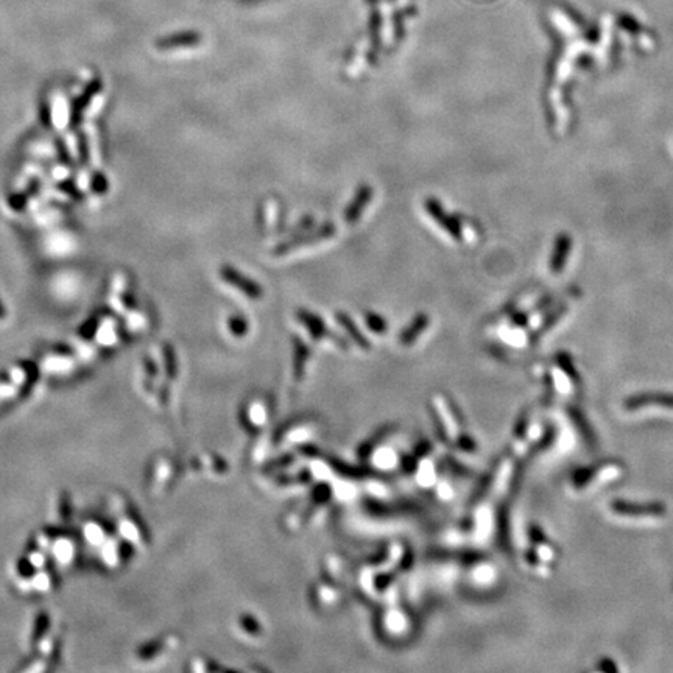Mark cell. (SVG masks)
<instances>
[{
	"mask_svg": "<svg viewBox=\"0 0 673 673\" xmlns=\"http://www.w3.org/2000/svg\"><path fill=\"white\" fill-rule=\"evenodd\" d=\"M429 324H431L429 315H427V313H424V312H419L418 315L410 321L409 326L401 332V335H399L401 345L402 346L415 345L416 340L419 339V335L429 329Z\"/></svg>",
	"mask_w": 673,
	"mask_h": 673,
	"instance_id": "9",
	"label": "cell"
},
{
	"mask_svg": "<svg viewBox=\"0 0 673 673\" xmlns=\"http://www.w3.org/2000/svg\"><path fill=\"white\" fill-rule=\"evenodd\" d=\"M102 88H103L102 78H94L93 81L88 84L86 89L83 90V94L75 98L74 103H72V108H71V119H69V127H71L72 129L80 125V120H81L84 108H86V106L90 103V100H93V98L98 93H100Z\"/></svg>",
	"mask_w": 673,
	"mask_h": 673,
	"instance_id": "7",
	"label": "cell"
},
{
	"mask_svg": "<svg viewBox=\"0 0 673 673\" xmlns=\"http://www.w3.org/2000/svg\"><path fill=\"white\" fill-rule=\"evenodd\" d=\"M40 186H41V182L37 181V180H33L32 182H30L27 190H24V192H18V194H13L8 197V206L13 209V211H22L27 206L28 200H30V197H33L36 195L37 192H40Z\"/></svg>",
	"mask_w": 673,
	"mask_h": 673,
	"instance_id": "12",
	"label": "cell"
},
{
	"mask_svg": "<svg viewBox=\"0 0 673 673\" xmlns=\"http://www.w3.org/2000/svg\"><path fill=\"white\" fill-rule=\"evenodd\" d=\"M335 233H336V229H335L334 223H324L323 226H320L317 231H313L312 234L298 235L292 240L278 245V247L273 250V254L274 256H284L290 251H295L298 248L305 247V245H313V243H318L321 240L331 239V237H334Z\"/></svg>",
	"mask_w": 673,
	"mask_h": 673,
	"instance_id": "4",
	"label": "cell"
},
{
	"mask_svg": "<svg viewBox=\"0 0 673 673\" xmlns=\"http://www.w3.org/2000/svg\"><path fill=\"white\" fill-rule=\"evenodd\" d=\"M365 323L368 326L374 334H385L388 331V323L385 321L384 317H380L379 313L366 310L365 312Z\"/></svg>",
	"mask_w": 673,
	"mask_h": 673,
	"instance_id": "18",
	"label": "cell"
},
{
	"mask_svg": "<svg viewBox=\"0 0 673 673\" xmlns=\"http://www.w3.org/2000/svg\"><path fill=\"white\" fill-rule=\"evenodd\" d=\"M58 189L61 190V192H64L66 195L74 198V200H76V201H81V200H83L81 190H80L78 187H76L75 182L71 181V180H66V181H63V182H59Z\"/></svg>",
	"mask_w": 673,
	"mask_h": 673,
	"instance_id": "20",
	"label": "cell"
},
{
	"mask_svg": "<svg viewBox=\"0 0 673 673\" xmlns=\"http://www.w3.org/2000/svg\"><path fill=\"white\" fill-rule=\"evenodd\" d=\"M5 317H6V309H5L4 303L0 301V318H5Z\"/></svg>",
	"mask_w": 673,
	"mask_h": 673,
	"instance_id": "28",
	"label": "cell"
},
{
	"mask_svg": "<svg viewBox=\"0 0 673 673\" xmlns=\"http://www.w3.org/2000/svg\"><path fill=\"white\" fill-rule=\"evenodd\" d=\"M220 278L233 288L239 290L242 295L251 298V300H261L264 296V288L261 287V284H257L254 279L245 276L240 270L234 269L233 265H221Z\"/></svg>",
	"mask_w": 673,
	"mask_h": 673,
	"instance_id": "2",
	"label": "cell"
},
{
	"mask_svg": "<svg viewBox=\"0 0 673 673\" xmlns=\"http://www.w3.org/2000/svg\"><path fill=\"white\" fill-rule=\"evenodd\" d=\"M613 508L616 510V513L622 516H644V515L661 516L662 515V507H660V505H656V507H645L644 510H642V508L633 507V505H628V503H614Z\"/></svg>",
	"mask_w": 673,
	"mask_h": 673,
	"instance_id": "13",
	"label": "cell"
},
{
	"mask_svg": "<svg viewBox=\"0 0 673 673\" xmlns=\"http://www.w3.org/2000/svg\"><path fill=\"white\" fill-rule=\"evenodd\" d=\"M201 33L195 32V30H182L178 33L167 35L164 37H159L156 41V47L159 50H173L181 47H194L201 42Z\"/></svg>",
	"mask_w": 673,
	"mask_h": 673,
	"instance_id": "8",
	"label": "cell"
},
{
	"mask_svg": "<svg viewBox=\"0 0 673 673\" xmlns=\"http://www.w3.org/2000/svg\"><path fill=\"white\" fill-rule=\"evenodd\" d=\"M78 156H80V163L81 165H88L90 160V151H89V141L84 133H78Z\"/></svg>",
	"mask_w": 673,
	"mask_h": 673,
	"instance_id": "21",
	"label": "cell"
},
{
	"mask_svg": "<svg viewBox=\"0 0 673 673\" xmlns=\"http://www.w3.org/2000/svg\"><path fill=\"white\" fill-rule=\"evenodd\" d=\"M237 622H239V624H237V628L243 631V634H247V638H250V639L251 638H261V634L264 633L261 624H259L252 616H242V617H239V621H237Z\"/></svg>",
	"mask_w": 673,
	"mask_h": 673,
	"instance_id": "16",
	"label": "cell"
},
{
	"mask_svg": "<svg viewBox=\"0 0 673 673\" xmlns=\"http://www.w3.org/2000/svg\"><path fill=\"white\" fill-rule=\"evenodd\" d=\"M335 320L339 321L340 326H341L343 329H345L346 334L349 335V339L353 340L358 348H362L363 351H368V349L371 348V343L368 341V339H366V336L363 335V332H361V329L357 327V324L354 323V320L351 318V317L348 315V313L341 312V310L336 312V313H335Z\"/></svg>",
	"mask_w": 673,
	"mask_h": 673,
	"instance_id": "10",
	"label": "cell"
},
{
	"mask_svg": "<svg viewBox=\"0 0 673 673\" xmlns=\"http://www.w3.org/2000/svg\"><path fill=\"white\" fill-rule=\"evenodd\" d=\"M273 416V399L265 394H254L243 404L240 421L250 432L264 431Z\"/></svg>",
	"mask_w": 673,
	"mask_h": 673,
	"instance_id": "1",
	"label": "cell"
},
{
	"mask_svg": "<svg viewBox=\"0 0 673 673\" xmlns=\"http://www.w3.org/2000/svg\"><path fill=\"white\" fill-rule=\"evenodd\" d=\"M295 343V378L301 379L303 378V371H304V365L308 362V358L310 357V349L308 345L301 340L295 336L293 339Z\"/></svg>",
	"mask_w": 673,
	"mask_h": 673,
	"instance_id": "15",
	"label": "cell"
},
{
	"mask_svg": "<svg viewBox=\"0 0 673 673\" xmlns=\"http://www.w3.org/2000/svg\"><path fill=\"white\" fill-rule=\"evenodd\" d=\"M424 208L427 213L431 216V218L443 229V231L447 233L457 242L462 240V225L458 223L457 217L449 216V213L445 211V208H443V204L440 203L438 198L427 197L424 200Z\"/></svg>",
	"mask_w": 673,
	"mask_h": 673,
	"instance_id": "3",
	"label": "cell"
},
{
	"mask_svg": "<svg viewBox=\"0 0 673 673\" xmlns=\"http://www.w3.org/2000/svg\"><path fill=\"white\" fill-rule=\"evenodd\" d=\"M296 318L301 321V324L305 327V331L309 332V335L312 336L313 340H317V341L332 340L334 343H339L340 346L346 348V343L340 340L339 336H335L331 332V329L326 326L324 321L321 320V317H318L317 313H313L310 310H305V309H298L296 310Z\"/></svg>",
	"mask_w": 673,
	"mask_h": 673,
	"instance_id": "5",
	"label": "cell"
},
{
	"mask_svg": "<svg viewBox=\"0 0 673 673\" xmlns=\"http://www.w3.org/2000/svg\"><path fill=\"white\" fill-rule=\"evenodd\" d=\"M47 626H49V617L47 616L41 614L40 617L36 619V625H35V631H33V640L35 642L41 638V634L45 630H47Z\"/></svg>",
	"mask_w": 673,
	"mask_h": 673,
	"instance_id": "26",
	"label": "cell"
},
{
	"mask_svg": "<svg viewBox=\"0 0 673 673\" xmlns=\"http://www.w3.org/2000/svg\"><path fill=\"white\" fill-rule=\"evenodd\" d=\"M97 329H98V321L95 318H90L88 320L86 323H84L80 329V335H81V339L84 340H90L93 339V336L95 335L97 332Z\"/></svg>",
	"mask_w": 673,
	"mask_h": 673,
	"instance_id": "24",
	"label": "cell"
},
{
	"mask_svg": "<svg viewBox=\"0 0 673 673\" xmlns=\"http://www.w3.org/2000/svg\"><path fill=\"white\" fill-rule=\"evenodd\" d=\"M648 405H660L661 409L673 410V394H644L626 402V407L634 410L648 407Z\"/></svg>",
	"mask_w": 673,
	"mask_h": 673,
	"instance_id": "11",
	"label": "cell"
},
{
	"mask_svg": "<svg viewBox=\"0 0 673 673\" xmlns=\"http://www.w3.org/2000/svg\"><path fill=\"white\" fill-rule=\"evenodd\" d=\"M122 303H124L128 309H134V305H136V304H134L133 295L128 293V292H125L124 295H122Z\"/></svg>",
	"mask_w": 673,
	"mask_h": 673,
	"instance_id": "27",
	"label": "cell"
},
{
	"mask_svg": "<svg viewBox=\"0 0 673 673\" xmlns=\"http://www.w3.org/2000/svg\"><path fill=\"white\" fill-rule=\"evenodd\" d=\"M380 30H382V16L378 8L371 10V16L368 22V32L371 40V52L378 53L380 50Z\"/></svg>",
	"mask_w": 673,
	"mask_h": 673,
	"instance_id": "14",
	"label": "cell"
},
{
	"mask_svg": "<svg viewBox=\"0 0 673 673\" xmlns=\"http://www.w3.org/2000/svg\"><path fill=\"white\" fill-rule=\"evenodd\" d=\"M228 329H229V332H231L235 336V339H243V336L247 335L248 331H250L248 320L245 318L243 315H240V313H237V315L229 317Z\"/></svg>",
	"mask_w": 673,
	"mask_h": 673,
	"instance_id": "17",
	"label": "cell"
},
{
	"mask_svg": "<svg viewBox=\"0 0 673 673\" xmlns=\"http://www.w3.org/2000/svg\"><path fill=\"white\" fill-rule=\"evenodd\" d=\"M40 120H41V125L45 128V129H50L52 125H53V119H52V106L50 103L45 100V98H42L41 103H40Z\"/></svg>",
	"mask_w": 673,
	"mask_h": 673,
	"instance_id": "23",
	"label": "cell"
},
{
	"mask_svg": "<svg viewBox=\"0 0 673 673\" xmlns=\"http://www.w3.org/2000/svg\"><path fill=\"white\" fill-rule=\"evenodd\" d=\"M390 2H393V0H390Z\"/></svg>",
	"mask_w": 673,
	"mask_h": 673,
	"instance_id": "30",
	"label": "cell"
},
{
	"mask_svg": "<svg viewBox=\"0 0 673 673\" xmlns=\"http://www.w3.org/2000/svg\"><path fill=\"white\" fill-rule=\"evenodd\" d=\"M164 357H165V366L168 371V376L173 378L177 376V354L170 345H164Z\"/></svg>",
	"mask_w": 673,
	"mask_h": 673,
	"instance_id": "22",
	"label": "cell"
},
{
	"mask_svg": "<svg viewBox=\"0 0 673 673\" xmlns=\"http://www.w3.org/2000/svg\"><path fill=\"white\" fill-rule=\"evenodd\" d=\"M55 145H57V151H58V158H59V160H61V164L71 165L72 158H71V155H69L67 145L64 144V141H63V139H57V141H55Z\"/></svg>",
	"mask_w": 673,
	"mask_h": 673,
	"instance_id": "25",
	"label": "cell"
},
{
	"mask_svg": "<svg viewBox=\"0 0 673 673\" xmlns=\"http://www.w3.org/2000/svg\"><path fill=\"white\" fill-rule=\"evenodd\" d=\"M378 2H379V0H366V4L371 5V6H376Z\"/></svg>",
	"mask_w": 673,
	"mask_h": 673,
	"instance_id": "29",
	"label": "cell"
},
{
	"mask_svg": "<svg viewBox=\"0 0 673 673\" xmlns=\"http://www.w3.org/2000/svg\"><path fill=\"white\" fill-rule=\"evenodd\" d=\"M90 189L93 192L97 195H103L108 192L110 185H108V178L105 177L103 172H94L93 177H90Z\"/></svg>",
	"mask_w": 673,
	"mask_h": 673,
	"instance_id": "19",
	"label": "cell"
},
{
	"mask_svg": "<svg viewBox=\"0 0 673 673\" xmlns=\"http://www.w3.org/2000/svg\"><path fill=\"white\" fill-rule=\"evenodd\" d=\"M373 195H374V189L370 185H366V182H363V185L357 187L353 200H351V203L346 206L345 212H343V218H345L348 225L357 223L358 218L363 216L366 206L371 203Z\"/></svg>",
	"mask_w": 673,
	"mask_h": 673,
	"instance_id": "6",
	"label": "cell"
}]
</instances>
